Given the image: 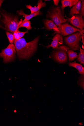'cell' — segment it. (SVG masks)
I'll list each match as a JSON object with an SVG mask.
<instances>
[{
	"label": "cell",
	"instance_id": "6da1fadb",
	"mask_svg": "<svg viewBox=\"0 0 84 126\" xmlns=\"http://www.w3.org/2000/svg\"><path fill=\"white\" fill-rule=\"evenodd\" d=\"M39 39L38 36L28 43L23 38L18 40H15L14 45L20 60L28 59L32 56L37 50Z\"/></svg>",
	"mask_w": 84,
	"mask_h": 126
},
{
	"label": "cell",
	"instance_id": "7a4b0ae2",
	"mask_svg": "<svg viewBox=\"0 0 84 126\" xmlns=\"http://www.w3.org/2000/svg\"><path fill=\"white\" fill-rule=\"evenodd\" d=\"M2 16L0 28L14 33L18 29L20 23L18 17L10 15L4 11H1Z\"/></svg>",
	"mask_w": 84,
	"mask_h": 126
},
{
	"label": "cell",
	"instance_id": "3957f363",
	"mask_svg": "<svg viewBox=\"0 0 84 126\" xmlns=\"http://www.w3.org/2000/svg\"><path fill=\"white\" fill-rule=\"evenodd\" d=\"M84 33L83 29L65 38V43L69 49L71 50H80V43L81 40L82 35Z\"/></svg>",
	"mask_w": 84,
	"mask_h": 126
},
{
	"label": "cell",
	"instance_id": "277c9868",
	"mask_svg": "<svg viewBox=\"0 0 84 126\" xmlns=\"http://www.w3.org/2000/svg\"><path fill=\"white\" fill-rule=\"evenodd\" d=\"M46 16L51 19L57 26L66 22L67 19L65 18L62 10L59 7H53L48 11Z\"/></svg>",
	"mask_w": 84,
	"mask_h": 126
},
{
	"label": "cell",
	"instance_id": "5b68a950",
	"mask_svg": "<svg viewBox=\"0 0 84 126\" xmlns=\"http://www.w3.org/2000/svg\"><path fill=\"white\" fill-rule=\"evenodd\" d=\"M56 49V50L52 54L53 59L59 63H66L68 59L67 52L69 50V48L66 46L62 45Z\"/></svg>",
	"mask_w": 84,
	"mask_h": 126
},
{
	"label": "cell",
	"instance_id": "8992f818",
	"mask_svg": "<svg viewBox=\"0 0 84 126\" xmlns=\"http://www.w3.org/2000/svg\"><path fill=\"white\" fill-rule=\"evenodd\" d=\"M15 45L9 44L7 47L2 50L0 53V58L3 59V62L7 63L14 61L16 58V53Z\"/></svg>",
	"mask_w": 84,
	"mask_h": 126
},
{
	"label": "cell",
	"instance_id": "52a82bcc",
	"mask_svg": "<svg viewBox=\"0 0 84 126\" xmlns=\"http://www.w3.org/2000/svg\"><path fill=\"white\" fill-rule=\"evenodd\" d=\"M59 33L66 36L76 32L81 31L79 29L69 25L67 23L61 24L58 26Z\"/></svg>",
	"mask_w": 84,
	"mask_h": 126
},
{
	"label": "cell",
	"instance_id": "ba28073f",
	"mask_svg": "<svg viewBox=\"0 0 84 126\" xmlns=\"http://www.w3.org/2000/svg\"><path fill=\"white\" fill-rule=\"evenodd\" d=\"M68 20L72 25L79 28L81 31L84 28V20L81 15L73 16Z\"/></svg>",
	"mask_w": 84,
	"mask_h": 126
},
{
	"label": "cell",
	"instance_id": "9c48e42d",
	"mask_svg": "<svg viewBox=\"0 0 84 126\" xmlns=\"http://www.w3.org/2000/svg\"><path fill=\"white\" fill-rule=\"evenodd\" d=\"M63 43V36L60 34L57 33L53 39L51 44L48 45L46 47L47 48L52 47L53 49H56L60 46L62 45Z\"/></svg>",
	"mask_w": 84,
	"mask_h": 126
},
{
	"label": "cell",
	"instance_id": "30bf717a",
	"mask_svg": "<svg viewBox=\"0 0 84 126\" xmlns=\"http://www.w3.org/2000/svg\"><path fill=\"white\" fill-rule=\"evenodd\" d=\"M44 26L46 29L49 30H53L57 33H59V31L57 26L51 20L46 19L44 21Z\"/></svg>",
	"mask_w": 84,
	"mask_h": 126
},
{
	"label": "cell",
	"instance_id": "8fae6325",
	"mask_svg": "<svg viewBox=\"0 0 84 126\" xmlns=\"http://www.w3.org/2000/svg\"><path fill=\"white\" fill-rule=\"evenodd\" d=\"M46 6V4L45 2H43L42 0H40L38 1L37 7L35 6L34 7H32L30 5H27L26 7L27 8L30 10L31 14H32L38 12L41 8L45 7Z\"/></svg>",
	"mask_w": 84,
	"mask_h": 126
},
{
	"label": "cell",
	"instance_id": "7c38bea8",
	"mask_svg": "<svg viewBox=\"0 0 84 126\" xmlns=\"http://www.w3.org/2000/svg\"><path fill=\"white\" fill-rule=\"evenodd\" d=\"M17 13L19 15L22 16L23 17H25V19L22 21H29L34 17L42 14V13L40 11H39L34 14L28 15L24 13L23 10L22 9L18 11Z\"/></svg>",
	"mask_w": 84,
	"mask_h": 126
},
{
	"label": "cell",
	"instance_id": "4fadbf2b",
	"mask_svg": "<svg viewBox=\"0 0 84 126\" xmlns=\"http://www.w3.org/2000/svg\"><path fill=\"white\" fill-rule=\"evenodd\" d=\"M78 0H62L61 1L62 6L61 8L64 14V9L66 7L69 6L70 8L75 5L78 2Z\"/></svg>",
	"mask_w": 84,
	"mask_h": 126
},
{
	"label": "cell",
	"instance_id": "5bb4252c",
	"mask_svg": "<svg viewBox=\"0 0 84 126\" xmlns=\"http://www.w3.org/2000/svg\"><path fill=\"white\" fill-rule=\"evenodd\" d=\"M81 6V1L79 0L77 3L74 6L73 8L70 9L69 13L70 16H73L74 15L79 14Z\"/></svg>",
	"mask_w": 84,
	"mask_h": 126
},
{
	"label": "cell",
	"instance_id": "9a60e30c",
	"mask_svg": "<svg viewBox=\"0 0 84 126\" xmlns=\"http://www.w3.org/2000/svg\"><path fill=\"white\" fill-rule=\"evenodd\" d=\"M68 64L69 66L73 67L76 69L79 74L84 75V67L80 64L75 62L69 63Z\"/></svg>",
	"mask_w": 84,
	"mask_h": 126
},
{
	"label": "cell",
	"instance_id": "2e32d148",
	"mask_svg": "<svg viewBox=\"0 0 84 126\" xmlns=\"http://www.w3.org/2000/svg\"><path fill=\"white\" fill-rule=\"evenodd\" d=\"M68 56V61H72L77 58V53L74 52L73 50H69L67 52Z\"/></svg>",
	"mask_w": 84,
	"mask_h": 126
},
{
	"label": "cell",
	"instance_id": "e0dca14e",
	"mask_svg": "<svg viewBox=\"0 0 84 126\" xmlns=\"http://www.w3.org/2000/svg\"><path fill=\"white\" fill-rule=\"evenodd\" d=\"M20 24L18 26V28L21 27H25L28 30H31L32 27L31 26V22L29 21H22L21 22L20 21Z\"/></svg>",
	"mask_w": 84,
	"mask_h": 126
},
{
	"label": "cell",
	"instance_id": "ac0fdd59",
	"mask_svg": "<svg viewBox=\"0 0 84 126\" xmlns=\"http://www.w3.org/2000/svg\"><path fill=\"white\" fill-rule=\"evenodd\" d=\"M80 51L77 58L79 61L80 63L83 65H84V51L80 48Z\"/></svg>",
	"mask_w": 84,
	"mask_h": 126
},
{
	"label": "cell",
	"instance_id": "d6986e66",
	"mask_svg": "<svg viewBox=\"0 0 84 126\" xmlns=\"http://www.w3.org/2000/svg\"><path fill=\"white\" fill-rule=\"evenodd\" d=\"M6 34L9 41L11 44H13L14 42L15 39L14 35L8 32H6Z\"/></svg>",
	"mask_w": 84,
	"mask_h": 126
},
{
	"label": "cell",
	"instance_id": "ffe728a7",
	"mask_svg": "<svg viewBox=\"0 0 84 126\" xmlns=\"http://www.w3.org/2000/svg\"><path fill=\"white\" fill-rule=\"evenodd\" d=\"M78 84L79 85L83 88V89H84V75H81V76L80 78L78 81Z\"/></svg>",
	"mask_w": 84,
	"mask_h": 126
},
{
	"label": "cell",
	"instance_id": "44dd1931",
	"mask_svg": "<svg viewBox=\"0 0 84 126\" xmlns=\"http://www.w3.org/2000/svg\"><path fill=\"white\" fill-rule=\"evenodd\" d=\"M81 10L80 11V15L82 16H84V1L83 0L82 4H81Z\"/></svg>",
	"mask_w": 84,
	"mask_h": 126
},
{
	"label": "cell",
	"instance_id": "7402d4cb",
	"mask_svg": "<svg viewBox=\"0 0 84 126\" xmlns=\"http://www.w3.org/2000/svg\"><path fill=\"white\" fill-rule=\"evenodd\" d=\"M17 32L18 34L20 39L22 38L26 33H28V31L24 32H20L19 30V28L17 29Z\"/></svg>",
	"mask_w": 84,
	"mask_h": 126
},
{
	"label": "cell",
	"instance_id": "603a6c76",
	"mask_svg": "<svg viewBox=\"0 0 84 126\" xmlns=\"http://www.w3.org/2000/svg\"><path fill=\"white\" fill-rule=\"evenodd\" d=\"M13 35L14 36L15 40H18L20 39L17 32V29L13 33Z\"/></svg>",
	"mask_w": 84,
	"mask_h": 126
},
{
	"label": "cell",
	"instance_id": "cb8c5ba5",
	"mask_svg": "<svg viewBox=\"0 0 84 126\" xmlns=\"http://www.w3.org/2000/svg\"><path fill=\"white\" fill-rule=\"evenodd\" d=\"M54 5L58 6V4L59 2V0H54Z\"/></svg>",
	"mask_w": 84,
	"mask_h": 126
},
{
	"label": "cell",
	"instance_id": "d4e9b609",
	"mask_svg": "<svg viewBox=\"0 0 84 126\" xmlns=\"http://www.w3.org/2000/svg\"><path fill=\"white\" fill-rule=\"evenodd\" d=\"M84 34H83V35H82L81 36V39H82V42L83 44V47H84Z\"/></svg>",
	"mask_w": 84,
	"mask_h": 126
},
{
	"label": "cell",
	"instance_id": "484cf974",
	"mask_svg": "<svg viewBox=\"0 0 84 126\" xmlns=\"http://www.w3.org/2000/svg\"><path fill=\"white\" fill-rule=\"evenodd\" d=\"M3 0H0V8L1 6V5L2 3L3 2ZM1 17V15L0 14V19Z\"/></svg>",
	"mask_w": 84,
	"mask_h": 126
}]
</instances>
